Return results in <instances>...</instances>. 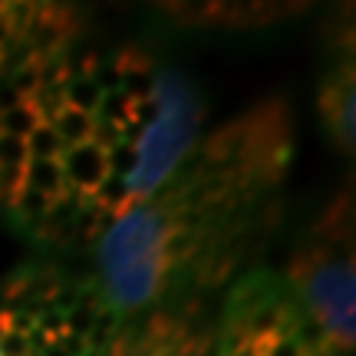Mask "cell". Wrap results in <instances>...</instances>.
I'll list each match as a JSON object with an SVG mask.
<instances>
[{
    "label": "cell",
    "instance_id": "cell-1",
    "mask_svg": "<svg viewBox=\"0 0 356 356\" xmlns=\"http://www.w3.org/2000/svg\"><path fill=\"white\" fill-rule=\"evenodd\" d=\"M195 79L142 43L53 53L0 83V218L60 254H89L204 132Z\"/></svg>",
    "mask_w": 356,
    "mask_h": 356
},
{
    "label": "cell",
    "instance_id": "cell-2",
    "mask_svg": "<svg viewBox=\"0 0 356 356\" xmlns=\"http://www.w3.org/2000/svg\"><path fill=\"white\" fill-rule=\"evenodd\" d=\"M293 159L297 119L284 96L204 129L165 181L86 254L115 317L221 300L277 228Z\"/></svg>",
    "mask_w": 356,
    "mask_h": 356
},
{
    "label": "cell",
    "instance_id": "cell-3",
    "mask_svg": "<svg viewBox=\"0 0 356 356\" xmlns=\"http://www.w3.org/2000/svg\"><path fill=\"white\" fill-rule=\"evenodd\" d=\"M115 323L89 270L30 261L0 277V356H106Z\"/></svg>",
    "mask_w": 356,
    "mask_h": 356
},
{
    "label": "cell",
    "instance_id": "cell-4",
    "mask_svg": "<svg viewBox=\"0 0 356 356\" xmlns=\"http://www.w3.org/2000/svg\"><path fill=\"white\" fill-rule=\"evenodd\" d=\"M284 287L333 356H353L356 343V244L353 188L346 185L320 208L284 267Z\"/></svg>",
    "mask_w": 356,
    "mask_h": 356
},
{
    "label": "cell",
    "instance_id": "cell-5",
    "mask_svg": "<svg viewBox=\"0 0 356 356\" xmlns=\"http://www.w3.org/2000/svg\"><path fill=\"white\" fill-rule=\"evenodd\" d=\"M215 356H333L277 270L254 264L218 300Z\"/></svg>",
    "mask_w": 356,
    "mask_h": 356
},
{
    "label": "cell",
    "instance_id": "cell-6",
    "mask_svg": "<svg viewBox=\"0 0 356 356\" xmlns=\"http://www.w3.org/2000/svg\"><path fill=\"white\" fill-rule=\"evenodd\" d=\"M218 300H175L115 323L106 356H215Z\"/></svg>",
    "mask_w": 356,
    "mask_h": 356
},
{
    "label": "cell",
    "instance_id": "cell-7",
    "mask_svg": "<svg viewBox=\"0 0 356 356\" xmlns=\"http://www.w3.org/2000/svg\"><path fill=\"white\" fill-rule=\"evenodd\" d=\"M83 13L53 0H0V83L83 40Z\"/></svg>",
    "mask_w": 356,
    "mask_h": 356
},
{
    "label": "cell",
    "instance_id": "cell-8",
    "mask_svg": "<svg viewBox=\"0 0 356 356\" xmlns=\"http://www.w3.org/2000/svg\"><path fill=\"white\" fill-rule=\"evenodd\" d=\"M353 30H346L333 43V56L327 60L317 79V115L320 126L333 142V149L353 155L356 142V70H353Z\"/></svg>",
    "mask_w": 356,
    "mask_h": 356
}]
</instances>
